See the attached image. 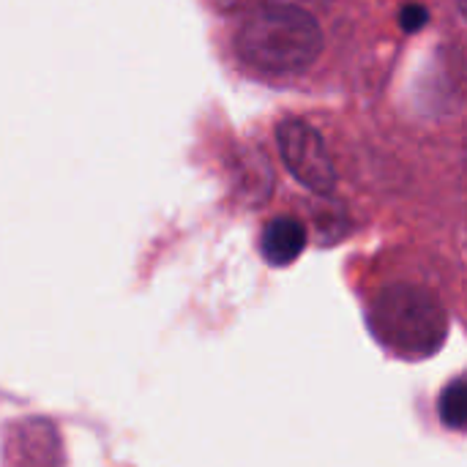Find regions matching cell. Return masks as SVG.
Returning <instances> with one entry per match:
<instances>
[{
	"label": "cell",
	"mask_w": 467,
	"mask_h": 467,
	"mask_svg": "<svg viewBox=\"0 0 467 467\" xmlns=\"http://www.w3.org/2000/svg\"><path fill=\"white\" fill-rule=\"evenodd\" d=\"M306 246V230L293 216H279L263 230L260 252L271 265H290Z\"/></svg>",
	"instance_id": "277c9868"
},
{
	"label": "cell",
	"mask_w": 467,
	"mask_h": 467,
	"mask_svg": "<svg viewBox=\"0 0 467 467\" xmlns=\"http://www.w3.org/2000/svg\"><path fill=\"white\" fill-rule=\"evenodd\" d=\"M467 419V389L465 380H454L451 386H446V391L441 394V421L451 430H462Z\"/></svg>",
	"instance_id": "5b68a950"
},
{
	"label": "cell",
	"mask_w": 467,
	"mask_h": 467,
	"mask_svg": "<svg viewBox=\"0 0 467 467\" xmlns=\"http://www.w3.org/2000/svg\"><path fill=\"white\" fill-rule=\"evenodd\" d=\"M279 150L287 164V170L309 189L317 194H328L337 183V172L328 156V148L323 137L298 118H287L276 129Z\"/></svg>",
	"instance_id": "3957f363"
},
{
	"label": "cell",
	"mask_w": 467,
	"mask_h": 467,
	"mask_svg": "<svg viewBox=\"0 0 467 467\" xmlns=\"http://www.w3.org/2000/svg\"><path fill=\"white\" fill-rule=\"evenodd\" d=\"M369 326L400 356H430L449 331L443 306L427 290L410 285L383 290L369 309Z\"/></svg>",
	"instance_id": "7a4b0ae2"
},
{
	"label": "cell",
	"mask_w": 467,
	"mask_h": 467,
	"mask_svg": "<svg viewBox=\"0 0 467 467\" xmlns=\"http://www.w3.org/2000/svg\"><path fill=\"white\" fill-rule=\"evenodd\" d=\"M323 33L312 14L296 5H265L238 33V55L271 74L304 71L317 60Z\"/></svg>",
	"instance_id": "6da1fadb"
},
{
	"label": "cell",
	"mask_w": 467,
	"mask_h": 467,
	"mask_svg": "<svg viewBox=\"0 0 467 467\" xmlns=\"http://www.w3.org/2000/svg\"><path fill=\"white\" fill-rule=\"evenodd\" d=\"M224 3H230V5H235V3H241V0H224Z\"/></svg>",
	"instance_id": "52a82bcc"
},
{
	"label": "cell",
	"mask_w": 467,
	"mask_h": 467,
	"mask_svg": "<svg viewBox=\"0 0 467 467\" xmlns=\"http://www.w3.org/2000/svg\"><path fill=\"white\" fill-rule=\"evenodd\" d=\"M400 25H402L405 30H419V27H424V25H427V11H424L421 5H408V8H402Z\"/></svg>",
	"instance_id": "8992f818"
}]
</instances>
